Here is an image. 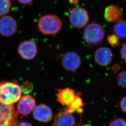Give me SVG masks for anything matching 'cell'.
Segmentation results:
<instances>
[{
	"mask_svg": "<svg viewBox=\"0 0 126 126\" xmlns=\"http://www.w3.org/2000/svg\"><path fill=\"white\" fill-rule=\"evenodd\" d=\"M22 91L17 81H0V99L8 104H13L19 100Z\"/></svg>",
	"mask_w": 126,
	"mask_h": 126,
	"instance_id": "6da1fadb",
	"label": "cell"
},
{
	"mask_svg": "<svg viewBox=\"0 0 126 126\" xmlns=\"http://www.w3.org/2000/svg\"><path fill=\"white\" fill-rule=\"evenodd\" d=\"M62 21L56 15L47 14L40 17L38 22V28L42 34L52 35L57 34L62 28Z\"/></svg>",
	"mask_w": 126,
	"mask_h": 126,
	"instance_id": "7a4b0ae2",
	"label": "cell"
},
{
	"mask_svg": "<svg viewBox=\"0 0 126 126\" xmlns=\"http://www.w3.org/2000/svg\"><path fill=\"white\" fill-rule=\"evenodd\" d=\"M105 31L104 27L99 23L93 22L87 25L84 31V37L89 44L97 45L104 39Z\"/></svg>",
	"mask_w": 126,
	"mask_h": 126,
	"instance_id": "3957f363",
	"label": "cell"
},
{
	"mask_svg": "<svg viewBox=\"0 0 126 126\" xmlns=\"http://www.w3.org/2000/svg\"><path fill=\"white\" fill-rule=\"evenodd\" d=\"M18 115L13 104H6L0 99V126H16Z\"/></svg>",
	"mask_w": 126,
	"mask_h": 126,
	"instance_id": "277c9868",
	"label": "cell"
},
{
	"mask_svg": "<svg viewBox=\"0 0 126 126\" xmlns=\"http://www.w3.org/2000/svg\"><path fill=\"white\" fill-rule=\"evenodd\" d=\"M69 18L70 22L74 27L77 28H82L87 25L89 16L86 9L76 6L70 10Z\"/></svg>",
	"mask_w": 126,
	"mask_h": 126,
	"instance_id": "5b68a950",
	"label": "cell"
},
{
	"mask_svg": "<svg viewBox=\"0 0 126 126\" xmlns=\"http://www.w3.org/2000/svg\"><path fill=\"white\" fill-rule=\"evenodd\" d=\"M18 52L24 60H31L36 57L38 52L37 47L32 41H25L20 44Z\"/></svg>",
	"mask_w": 126,
	"mask_h": 126,
	"instance_id": "8992f818",
	"label": "cell"
},
{
	"mask_svg": "<svg viewBox=\"0 0 126 126\" xmlns=\"http://www.w3.org/2000/svg\"><path fill=\"white\" fill-rule=\"evenodd\" d=\"M62 66L66 70L76 72L81 64V60L78 54L74 52H67L62 57Z\"/></svg>",
	"mask_w": 126,
	"mask_h": 126,
	"instance_id": "52a82bcc",
	"label": "cell"
},
{
	"mask_svg": "<svg viewBox=\"0 0 126 126\" xmlns=\"http://www.w3.org/2000/svg\"><path fill=\"white\" fill-rule=\"evenodd\" d=\"M17 30V22L12 16H5L0 18V34L3 36H12Z\"/></svg>",
	"mask_w": 126,
	"mask_h": 126,
	"instance_id": "ba28073f",
	"label": "cell"
},
{
	"mask_svg": "<svg viewBox=\"0 0 126 126\" xmlns=\"http://www.w3.org/2000/svg\"><path fill=\"white\" fill-rule=\"evenodd\" d=\"M113 52L110 49L102 47L96 50L94 58L96 63L101 66H107L111 63L113 60Z\"/></svg>",
	"mask_w": 126,
	"mask_h": 126,
	"instance_id": "9c48e42d",
	"label": "cell"
},
{
	"mask_svg": "<svg viewBox=\"0 0 126 126\" xmlns=\"http://www.w3.org/2000/svg\"><path fill=\"white\" fill-rule=\"evenodd\" d=\"M36 101L31 95H25L21 97L17 104L18 112L24 116H27L34 110Z\"/></svg>",
	"mask_w": 126,
	"mask_h": 126,
	"instance_id": "30bf717a",
	"label": "cell"
},
{
	"mask_svg": "<svg viewBox=\"0 0 126 126\" xmlns=\"http://www.w3.org/2000/svg\"><path fill=\"white\" fill-rule=\"evenodd\" d=\"M33 116L35 120L47 123L52 119V111L51 109L46 104H39L34 109Z\"/></svg>",
	"mask_w": 126,
	"mask_h": 126,
	"instance_id": "8fae6325",
	"label": "cell"
},
{
	"mask_svg": "<svg viewBox=\"0 0 126 126\" xmlns=\"http://www.w3.org/2000/svg\"><path fill=\"white\" fill-rule=\"evenodd\" d=\"M57 97L59 102L61 104L66 106L70 105L76 96L77 94L73 89L65 88L57 89Z\"/></svg>",
	"mask_w": 126,
	"mask_h": 126,
	"instance_id": "7c38bea8",
	"label": "cell"
},
{
	"mask_svg": "<svg viewBox=\"0 0 126 126\" xmlns=\"http://www.w3.org/2000/svg\"><path fill=\"white\" fill-rule=\"evenodd\" d=\"M54 123L55 126H74L75 120L72 113L66 110L56 115Z\"/></svg>",
	"mask_w": 126,
	"mask_h": 126,
	"instance_id": "4fadbf2b",
	"label": "cell"
},
{
	"mask_svg": "<svg viewBox=\"0 0 126 126\" xmlns=\"http://www.w3.org/2000/svg\"><path fill=\"white\" fill-rule=\"evenodd\" d=\"M122 14V11L120 7L115 5H111L105 9L104 18L109 22H116L121 19Z\"/></svg>",
	"mask_w": 126,
	"mask_h": 126,
	"instance_id": "5bb4252c",
	"label": "cell"
},
{
	"mask_svg": "<svg viewBox=\"0 0 126 126\" xmlns=\"http://www.w3.org/2000/svg\"><path fill=\"white\" fill-rule=\"evenodd\" d=\"M80 93H77L75 99L70 105L67 107V111L72 113L77 111L80 113L83 111L82 107L84 106V102Z\"/></svg>",
	"mask_w": 126,
	"mask_h": 126,
	"instance_id": "9a60e30c",
	"label": "cell"
},
{
	"mask_svg": "<svg viewBox=\"0 0 126 126\" xmlns=\"http://www.w3.org/2000/svg\"><path fill=\"white\" fill-rule=\"evenodd\" d=\"M113 32L120 39L126 38V20L120 19L113 26Z\"/></svg>",
	"mask_w": 126,
	"mask_h": 126,
	"instance_id": "2e32d148",
	"label": "cell"
},
{
	"mask_svg": "<svg viewBox=\"0 0 126 126\" xmlns=\"http://www.w3.org/2000/svg\"><path fill=\"white\" fill-rule=\"evenodd\" d=\"M11 6L10 0H0V16H5L8 13Z\"/></svg>",
	"mask_w": 126,
	"mask_h": 126,
	"instance_id": "e0dca14e",
	"label": "cell"
},
{
	"mask_svg": "<svg viewBox=\"0 0 126 126\" xmlns=\"http://www.w3.org/2000/svg\"><path fill=\"white\" fill-rule=\"evenodd\" d=\"M120 38L115 34H112L107 36V40L109 44L113 48L117 47L121 44Z\"/></svg>",
	"mask_w": 126,
	"mask_h": 126,
	"instance_id": "ac0fdd59",
	"label": "cell"
},
{
	"mask_svg": "<svg viewBox=\"0 0 126 126\" xmlns=\"http://www.w3.org/2000/svg\"><path fill=\"white\" fill-rule=\"evenodd\" d=\"M117 79L120 86L123 88H126V70L119 73L117 75Z\"/></svg>",
	"mask_w": 126,
	"mask_h": 126,
	"instance_id": "d6986e66",
	"label": "cell"
},
{
	"mask_svg": "<svg viewBox=\"0 0 126 126\" xmlns=\"http://www.w3.org/2000/svg\"><path fill=\"white\" fill-rule=\"evenodd\" d=\"M20 87L22 92H23L25 94H28L31 93L33 89V86L32 84L28 81H26L23 82Z\"/></svg>",
	"mask_w": 126,
	"mask_h": 126,
	"instance_id": "ffe728a7",
	"label": "cell"
},
{
	"mask_svg": "<svg viewBox=\"0 0 126 126\" xmlns=\"http://www.w3.org/2000/svg\"><path fill=\"white\" fill-rule=\"evenodd\" d=\"M109 126H126V121L123 118H115L110 121Z\"/></svg>",
	"mask_w": 126,
	"mask_h": 126,
	"instance_id": "44dd1931",
	"label": "cell"
},
{
	"mask_svg": "<svg viewBox=\"0 0 126 126\" xmlns=\"http://www.w3.org/2000/svg\"><path fill=\"white\" fill-rule=\"evenodd\" d=\"M120 53L122 58L126 63V42L120 48Z\"/></svg>",
	"mask_w": 126,
	"mask_h": 126,
	"instance_id": "7402d4cb",
	"label": "cell"
},
{
	"mask_svg": "<svg viewBox=\"0 0 126 126\" xmlns=\"http://www.w3.org/2000/svg\"><path fill=\"white\" fill-rule=\"evenodd\" d=\"M119 105L122 110L126 113V96L123 97L119 103Z\"/></svg>",
	"mask_w": 126,
	"mask_h": 126,
	"instance_id": "603a6c76",
	"label": "cell"
},
{
	"mask_svg": "<svg viewBox=\"0 0 126 126\" xmlns=\"http://www.w3.org/2000/svg\"><path fill=\"white\" fill-rule=\"evenodd\" d=\"M19 3L23 5L30 4L34 0H17Z\"/></svg>",
	"mask_w": 126,
	"mask_h": 126,
	"instance_id": "cb8c5ba5",
	"label": "cell"
},
{
	"mask_svg": "<svg viewBox=\"0 0 126 126\" xmlns=\"http://www.w3.org/2000/svg\"><path fill=\"white\" fill-rule=\"evenodd\" d=\"M16 126H32V124L27 122H20L17 124Z\"/></svg>",
	"mask_w": 126,
	"mask_h": 126,
	"instance_id": "d4e9b609",
	"label": "cell"
},
{
	"mask_svg": "<svg viewBox=\"0 0 126 126\" xmlns=\"http://www.w3.org/2000/svg\"><path fill=\"white\" fill-rule=\"evenodd\" d=\"M78 0H69V2L72 4H75L78 3Z\"/></svg>",
	"mask_w": 126,
	"mask_h": 126,
	"instance_id": "484cf974",
	"label": "cell"
}]
</instances>
